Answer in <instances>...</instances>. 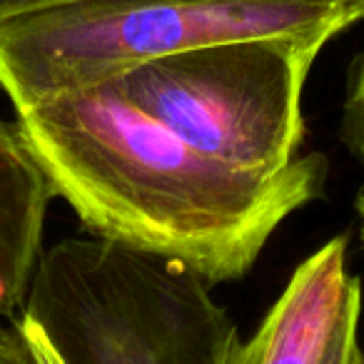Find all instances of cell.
Returning <instances> with one entry per match:
<instances>
[{
    "label": "cell",
    "instance_id": "cell-9",
    "mask_svg": "<svg viewBox=\"0 0 364 364\" xmlns=\"http://www.w3.org/2000/svg\"><path fill=\"white\" fill-rule=\"evenodd\" d=\"M0 364H36L26 337L18 327V319L11 327L0 324Z\"/></svg>",
    "mask_w": 364,
    "mask_h": 364
},
{
    "label": "cell",
    "instance_id": "cell-10",
    "mask_svg": "<svg viewBox=\"0 0 364 364\" xmlns=\"http://www.w3.org/2000/svg\"><path fill=\"white\" fill-rule=\"evenodd\" d=\"M48 3H60V0H0V16L16 13V11H28V8H38V6H48ZM349 3H362L364 6V0H349Z\"/></svg>",
    "mask_w": 364,
    "mask_h": 364
},
{
    "label": "cell",
    "instance_id": "cell-12",
    "mask_svg": "<svg viewBox=\"0 0 364 364\" xmlns=\"http://www.w3.org/2000/svg\"><path fill=\"white\" fill-rule=\"evenodd\" d=\"M357 210H359V218H362V237H364V188L357 198Z\"/></svg>",
    "mask_w": 364,
    "mask_h": 364
},
{
    "label": "cell",
    "instance_id": "cell-2",
    "mask_svg": "<svg viewBox=\"0 0 364 364\" xmlns=\"http://www.w3.org/2000/svg\"><path fill=\"white\" fill-rule=\"evenodd\" d=\"M359 21L349 0H60L0 16V87L23 110L175 53L259 36L329 43Z\"/></svg>",
    "mask_w": 364,
    "mask_h": 364
},
{
    "label": "cell",
    "instance_id": "cell-1",
    "mask_svg": "<svg viewBox=\"0 0 364 364\" xmlns=\"http://www.w3.org/2000/svg\"><path fill=\"white\" fill-rule=\"evenodd\" d=\"M28 150L95 237L172 259L208 284L252 269L272 232L317 200L322 155L235 167L170 132L110 82L16 110Z\"/></svg>",
    "mask_w": 364,
    "mask_h": 364
},
{
    "label": "cell",
    "instance_id": "cell-5",
    "mask_svg": "<svg viewBox=\"0 0 364 364\" xmlns=\"http://www.w3.org/2000/svg\"><path fill=\"white\" fill-rule=\"evenodd\" d=\"M362 314V284L347 269V237L329 240L289 277L284 292L230 364H322L349 317Z\"/></svg>",
    "mask_w": 364,
    "mask_h": 364
},
{
    "label": "cell",
    "instance_id": "cell-8",
    "mask_svg": "<svg viewBox=\"0 0 364 364\" xmlns=\"http://www.w3.org/2000/svg\"><path fill=\"white\" fill-rule=\"evenodd\" d=\"M357 327H359V314L357 317H349L347 322L339 327L337 337H334L332 347H329V352L322 364H354L359 349H362L359 347Z\"/></svg>",
    "mask_w": 364,
    "mask_h": 364
},
{
    "label": "cell",
    "instance_id": "cell-13",
    "mask_svg": "<svg viewBox=\"0 0 364 364\" xmlns=\"http://www.w3.org/2000/svg\"><path fill=\"white\" fill-rule=\"evenodd\" d=\"M354 364H364V349H359L357 359H354Z\"/></svg>",
    "mask_w": 364,
    "mask_h": 364
},
{
    "label": "cell",
    "instance_id": "cell-3",
    "mask_svg": "<svg viewBox=\"0 0 364 364\" xmlns=\"http://www.w3.org/2000/svg\"><path fill=\"white\" fill-rule=\"evenodd\" d=\"M18 324L58 364H230L240 344L200 274L105 237L43 250Z\"/></svg>",
    "mask_w": 364,
    "mask_h": 364
},
{
    "label": "cell",
    "instance_id": "cell-6",
    "mask_svg": "<svg viewBox=\"0 0 364 364\" xmlns=\"http://www.w3.org/2000/svg\"><path fill=\"white\" fill-rule=\"evenodd\" d=\"M46 172L16 120L0 117V317H13L31 289L43 255L50 200Z\"/></svg>",
    "mask_w": 364,
    "mask_h": 364
},
{
    "label": "cell",
    "instance_id": "cell-11",
    "mask_svg": "<svg viewBox=\"0 0 364 364\" xmlns=\"http://www.w3.org/2000/svg\"><path fill=\"white\" fill-rule=\"evenodd\" d=\"M18 327H21V324H18ZM21 332H23V337H26L28 349H31V354H33V362H36V364H58L55 357H53V354L48 352L46 344H43L41 339H36L33 334H28L26 329H21Z\"/></svg>",
    "mask_w": 364,
    "mask_h": 364
},
{
    "label": "cell",
    "instance_id": "cell-4",
    "mask_svg": "<svg viewBox=\"0 0 364 364\" xmlns=\"http://www.w3.org/2000/svg\"><path fill=\"white\" fill-rule=\"evenodd\" d=\"M314 36H259L157 58L110 80L160 125L235 167L279 172L304 137L302 92Z\"/></svg>",
    "mask_w": 364,
    "mask_h": 364
},
{
    "label": "cell",
    "instance_id": "cell-7",
    "mask_svg": "<svg viewBox=\"0 0 364 364\" xmlns=\"http://www.w3.org/2000/svg\"><path fill=\"white\" fill-rule=\"evenodd\" d=\"M342 140L364 170V50L357 55L349 73V90L344 100Z\"/></svg>",
    "mask_w": 364,
    "mask_h": 364
}]
</instances>
